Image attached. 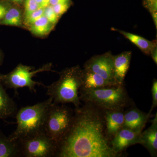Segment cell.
<instances>
[{"instance_id":"1","label":"cell","mask_w":157,"mask_h":157,"mask_svg":"<svg viewBox=\"0 0 157 157\" xmlns=\"http://www.w3.org/2000/svg\"><path fill=\"white\" fill-rule=\"evenodd\" d=\"M55 157H118L106 134L104 110L90 103L75 107L73 123L58 143Z\"/></svg>"},{"instance_id":"2","label":"cell","mask_w":157,"mask_h":157,"mask_svg":"<svg viewBox=\"0 0 157 157\" xmlns=\"http://www.w3.org/2000/svg\"><path fill=\"white\" fill-rule=\"evenodd\" d=\"M52 103V99L49 98L33 106L21 107L15 114L17 128L9 137L20 140L45 132V119Z\"/></svg>"},{"instance_id":"3","label":"cell","mask_w":157,"mask_h":157,"mask_svg":"<svg viewBox=\"0 0 157 157\" xmlns=\"http://www.w3.org/2000/svg\"><path fill=\"white\" fill-rule=\"evenodd\" d=\"M79 99L103 110L124 109L133 102L124 85L85 90L79 89Z\"/></svg>"},{"instance_id":"4","label":"cell","mask_w":157,"mask_h":157,"mask_svg":"<svg viewBox=\"0 0 157 157\" xmlns=\"http://www.w3.org/2000/svg\"><path fill=\"white\" fill-rule=\"evenodd\" d=\"M82 70L78 66L63 71L59 79L47 86V94L56 104L72 103L75 107L81 105L78 91L81 85Z\"/></svg>"},{"instance_id":"5","label":"cell","mask_w":157,"mask_h":157,"mask_svg":"<svg viewBox=\"0 0 157 157\" xmlns=\"http://www.w3.org/2000/svg\"><path fill=\"white\" fill-rule=\"evenodd\" d=\"M74 117V110L64 104L52 103L45 119L46 135L58 143L69 130Z\"/></svg>"},{"instance_id":"6","label":"cell","mask_w":157,"mask_h":157,"mask_svg":"<svg viewBox=\"0 0 157 157\" xmlns=\"http://www.w3.org/2000/svg\"><path fill=\"white\" fill-rule=\"evenodd\" d=\"M21 157H55L58 144L45 132L18 140Z\"/></svg>"},{"instance_id":"7","label":"cell","mask_w":157,"mask_h":157,"mask_svg":"<svg viewBox=\"0 0 157 157\" xmlns=\"http://www.w3.org/2000/svg\"><path fill=\"white\" fill-rule=\"evenodd\" d=\"M50 69V65H46L39 70L32 71L31 67L20 64L8 75L0 76V79L9 89L16 90L26 87L36 92V86L40 83L34 81L33 77L39 72L48 71Z\"/></svg>"},{"instance_id":"8","label":"cell","mask_w":157,"mask_h":157,"mask_svg":"<svg viewBox=\"0 0 157 157\" xmlns=\"http://www.w3.org/2000/svg\"><path fill=\"white\" fill-rule=\"evenodd\" d=\"M84 69L97 73L115 85H120L114 80L113 56L109 52L91 58L85 64Z\"/></svg>"},{"instance_id":"9","label":"cell","mask_w":157,"mask_h":157,"mask_svg":"<svg viewBox=\"0 0 157 157\" xmlns=\"http://www.w3.org/2000/svg\"><path fill=\"white\" fill-rule=\"evenodd\" d=\"M140 134V132L122 128L110 140L113 150L118 157L121 156L123 152L129 147L138 144Z\"/></svg>"},{"instance_id":"10","label":"cell","mask_w":157,"mask_h":157,"mask_svg":"<svg viewBox=\"0 0 157 157\" xmlns=\"http://www.w3.org/2000/svg\"><path fill=\"white\" fill-rule=\"evenodd\" d=\"M151 112L145 113L137 108L134 103L124 110L123 127L135 132L141 133Z\"/></svg>"},{"instance_id":"11","label":"cell","mask_w":157,"mask_h":157,"mask_svg":"<svg viewBox=\"0 0 157 157\" xmlns=\"http://www.w3.org/2000/svg\"><path fill=\"white\" fill-rule=\"evenodd\" d=\"M124 109L104 110L105 128L107 137L111 140L124 125Z\"/></svg>"},{"instance_id":"12","label":"cell","mask_w":157,"mask_h":157,"mask_svg":"<svg viewBox=\"0 0 157 157\" xmlns=\"http://www.w3.org/2000/svg\"><path fill=\"white\" fill-rule=\"evenodd\" d=\"M138 144L144 147L152 157L157 156V114L152 120L150 126L142 132Z\"/></svg>"},{"instance_id":"13","label":"cell","mask_w":157,"mask_h":157,"mask_svg":"<svg viewBox=\"0 0 157 157\" xmlns=\"http://www.w3.org/2000/svg\"><path fill=\"white\" fill-rule=\"evenodd\" d=\"M132 52L126 51L113 56L114 78L118 85H124L125 77L130 67Z\"/></svg>"},{"instance_id":"14","label":"cell","mask_w":157,"mask_h":157,"mask_svg":"<svg viewBox=\"0 0 157 157\" xmlns=\"http://www.w3.org/2000/svg\"><path fill=\"white\" fill-rule=\"evenodd\" d=\"M81 81V85L80 88L82 89H94L99 88L117 86L104 79L97 73L88 71L84 69L82 70Z\"/></svg>"},{"instance_id":"15","label":"cell","mask_w":157,"mask_h":157,"mask_svg":"<svg viewBox=\"0 0 157 157\" xmlns=\"http://www.w3.org/2000/svg\"><path fill=\"white\" fill-rule=\"evenodd\" d=\"M17 106L6 93L0 79V119H6L16 114Z\"/></svg>"},{"instance_id":"16","label":"cell","mask_w":157,"mask_h":157,"mask_svg":"<svg viewBox=\"0 0 157 157\" xmlns=\"http://www.w3.org/2000/svg\"><path fill=\"white\" fill-rule=\"evenodd\" d=\"M21 157L19 141L0 132V157Z\"/></svg>"},{"instance_id":"17","label":"cell","mask_w":157,"mask_h":157,"mask_svg":"<svg viewBox=\"0 0 157 157\" xmlns=\"http://www.w3.org/2000/svg\"><path fill=\"white\" fill-rule=\"evenodd\" d=\"M112 29L117 31L120 33L122 34L124 37L128 39L130 42L136 45L143 53L147 55H150L152 49L157 46L156 42L149 41L138 35L120 30L118 29L112 28Z\"/></svg>"},{"instance_id":"18","label":"cell","mask_w":157,"mask_h":157,"mask_svg":"<svg viewBox=\"0 0 157 157\" xmlns=\"http://www.w3.org/2000/svg\"><path fill=\"white\" fill-rule=\"evenodd\" d=\"M53 25L43 15L30 25V31L36 36H45L50 33Z\"/></svg>"},{"instance_id":"19","label":"cell","mask_w":157,"mask_h":157,"mask_svg":"<svg viewBox=\"0 0 157 157\" xmlns=\"http://www.w3.org/2000/svg\"><path fill=\"white\" fill-rule=\"evenodd\" d=\"M4 25L19 26L21 23V12L17 8L9 9L5 17L0 21Z\"/></svg>"},{"instance_id":"20","label":"cell","mask_w":157,"mask_h":157,"mask_svg":"<svg viewBox=\"0 0 157 157\" xmlns=\"http://www.w3.org/2000/svg\"><path fill=\"white\" fill-rule=\"evenodd\" d=\"M44 9L42 8H39L33 11L28 17L25 18V22L26 24L27 25H31L44 15Z\"/></svg>"},{"instance_id":"21","label":"cell","mask_w":157,"mask_h":157,"mask_svg":"<svg viewBox=\"0 0 157 157\" xmlns=\"http://www.w3.org/2000/svg\"><path fill=\"white\" fill-rule=\"evenodd\" d=\"M39 6L36 0H25V18L28 17L29 15L39 9Z\"/></svg>"},{"instance_id":"22","label":"cell","mask_w":157,"mask_h":157,"mask_svg":"<svg viewBox=\"0 0 157 157\" xmlns=\"http://www.w3.org/2000/svg\"><path fill=\"white\" fill-rule=\"evenodd\" d=\"M44 15L49 22L54 25L56 23L59 17L54 11L52 6L49 5L44 9Z\"/></svg>"},{"instance_id":"23","label":"cell","mask_w":157,"mask_h":157,"mask_svg":"<svg viewBox=\"0 0 157 157\" xmlns=\"http://www.w3.org/2000/svg\"><path fill=\"white\" fill-rule=\"evenodd\" d=\"M70 6V3H60L52 6L54 11L59 17L67 12Z\"/></svg>"},{"instance_id":"24","label":"cell","mask_w":157,"mask_h":157,"mask_svg":"<svg viewBox=\"0 0 157 157\" xmlns=\"http://www.w3.org/2000/svg\"><path fill=\"white\" fill-rule=\"evenodd\" d=\"M151 91L152 97V104L151 109L150 111L151 112L153 109L157 106V80L156 79H155L153 81Z\"/></svg>"},{"instance_id":"25","label":"cell","mask_w":157,"mask_h":157,"mask_svg":"<svg viewBox=\"0 0 157 157\" xmlns=\"http://www.w3.org/2000/svg\"><path fill=\"white\" fill-rule=\"evenodd\" d=\"M143 5L152 13L157 12V0H143Z\"/></svg>"},{"instance_id":"26","label":"cell","mask_w":157,"mask_h":157,"mask_svg":"<svg viewBox=\"0 0 157 157\" xmlns=\"http://www.w3.org/2000/svg\"><path fill=\"white\" fill-rule=\"evenodd\" d=\"M10 9L4 3L0 2V21L5 17L7 11Z\"/></svg>"},{"instance_id":"27","label":"cell","mask_w":157,"mask_h":157,"mask_svg":"<svg viewBox=\"0 0 157 157\" xmlns=\"http://www.w3.org/2000/svg\"><path fill=\"white\" fill-rule=\"evenodd\" d=\"M70 3V0H50L49 5L53 6L60 3Z\"/></svg>"},{"instance_id":"28","label":"cell","mask_w":157,"mask_h":157,"mask_svg":"<svg viewBox=\"0 0 157 157\" xmlns=\"http://www.w3.org/2000/svg\"><path fill=\"white\" fill-rule=\"evenodd\" d=\"M150 55H151L152 58L154 61L155 63L157 65V46L155 47L152 49Z\"/></svg>"},{"instance_id":"29","label":"cell","mask_w":157,"mask_h":157,"mask_svg":"<svg viewBox=\"0 0 157 157\" xmlns=\"http://www.w3.org/2000/svg\"><path fill=\"white\" fill-rule=\"evenodd\" d=\"M49 2H50V0H42V2L39 8L45 9L46 7L49 6Z\"/></svg>"},{"instance_id":"30","label":"cell","mask_w":157,"mask_h":157,"mask_svg":"<svg viewBox=\"0 0 157 157\" xmlns=\"http://www.w3.org/2000/svg\"><path fill=\"white\" fill-rule=\"evenodd\" d=\"M152 17L153 18L154 21L155 25L156 27L157 28V12H153V13H151Z\"/></svg>"},{"instance_id":"31","label":"cell","mask_w":157,"mask_h":157,"mask_svg":"<svg viewBox=\"0 0 157 157\" xmlns=\"http://www.w3.org/2000/svg\"><path fill=\"white\" fill-rule=\"evenodd\" d=\"M13 2L17 3V4H21L25 0H10Z\"/></svg>"},{"instance_id":"32","label":"cell","mask_w":157,"mask_h":157,"mask_svg":"<svg viewBox=\"0 0 157 157\" xmlns=\"http://www.w3.org/2000/svg\"><path fill=\"white\" fill-rule=\"evenodd\" d=\"M36 1L37 2V3H38V5H39V8L41 3L42 2V0H36Z\"/></svg>"},{"instance_id":"33","label":"cell","mask_w":157,"mask_h":157,"mask_svg":"<svg viewBox=\"0 0 157 157\" xmlns=\"http://www.w3.org/2000/svg\"><path fill=\"white\" fill-rule=\"evenodd\" d=\"M1 61H2V56H1V53H0V64H1Z\"/></svg>"}]
</instances>
